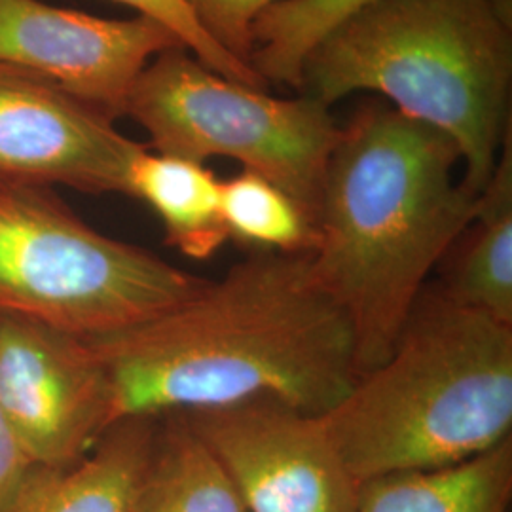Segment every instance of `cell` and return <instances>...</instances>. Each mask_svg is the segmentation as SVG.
Returning <instances> with one entry per match:
<instances>
[{
  "mask_svg": "<svg viewBox=\"0 0 512 512\" xmlns=\"http://www.w3.org/2000/svg\"><path fill=\"white\" fill-rule=\"evenodd\" d=\"M169 48H183L160 23L95 18L44 0H0V63L35 74L101 110L124 116L143 69Z\"/></svg>",
  "mask_w": 512,
  "mask_h": 512,
  "instance_id": "9",
  "label": "cell"
},
{
  "mask_svg": "<svg viewBox=\"0 0 512 512\" xmlns=\"http://www.w3.org/2000/svg\"><path fill=\"white\" fill-rule=\"evenodd\" d=\"M181 414L219 459L245 511H359L361 482L321 416L268 399Z\"/></svg>",
  "mask_w": 512,
  "mask_h": 512,
  "instance_id": "7",
  "label": "cell"
},
{
  "mask_svg": "<svg viewBox=\"0 0 512 512\" xmlns=\"http://www.w3.org/2000/svg\"><path fill=\"white\" fill-rule=\"evenodd\" d=\"M512 439L458 465L378 476L357 512H511Z\"/></svg>",
  "mask_w": 512,
  "mask_h": 512,
  "instance_id": "14",
  "label": "cell"
},
{
  "mask_svg": "<svg viewBox=\"0 0 512 512\" xmlns=\"http://www.w3.org/2000/svg\"><path fill=\"white\" fill-rule=\"evenodd\" d=\"M33 467L35 463L23 450L14 429L0 410V512L6 511Z\"/></svg>",
  "mask_w": 512,
  "mask_h": 512,
  "instance_id": "20",
  "label": "cell"
},
{
  "mask_svg": "<svg viewBox=\"0 0 512 512\" xmlns=\"http://www.w3.org/2000/svg\"><path fill=\"white\" fill-rule=\"evenodd\" d=\"M495 16L501 19L509 29H512V0H486Z\"/></svg>",
  "mask_w": 512,
  "mask_h": 512,
  "instance_id": "21",
  "label": "cell"
},
{
  "mask_svg": "<svg viewBox=\"0 0 512 512\" xmlns=\"http://www.w3.org/2000/svg\"><path fill=\"white\" fill-rule=\"evenodd\" d=\"M220 211L228 239L249 251L311 253L315 226L308 211L266 177L241 169L220 181Z\"/></svg>",
  "mask_w": 512,
  "mask_h": 512,
  "instance_id": "16",
  "label": "cell"
},
{
  "mask_svg": "<svg viewBox=\"0 0 512 512\" xmlns=\"http://www.w3.org/2000/svg\"><path fill=\"white\" fill-rule=\"evenodd\" d=\"M147 147L101 110L0 63V181L128 196L129 169Z\"/></svg>",
  "mask_w": 512,
  "mask_h": 512,
  "instance_id": "10",
  "label": "cell"
},
{
  "mask_svg": "<svg viewBox=\"0 0 512 512\" xmlns=\"http://www.w3.org/2000/svg\"><path fill=\"white\" fill-rule=\"evenodd\" d=\"M124 116L148 148L196 162L230 158L283 188L315 217L340 126L329 107L281 99L213 73L184 48L156 55L128 95Z\"/></svg>",
  "mask_w": 512,
  "mask_h": 512,
  "instance_id": "6",
  "label": "cell"
},
{
  "mask_svg": "<svg viewBox=\"0 0 512 512\" xmlns=\"http://www.w3.org/2000/svg\"><path fill=\"white\" fill-rule=\"evenodd\" d=\"M511 31L486 0H374L317 42L298 92L329 109L349 93L384 95L456 143L461 183L480 194L512 133Z\"/></svg>",
  "mask_w": 512,
  "mask_h": 512,
  "instance_id": "4",
  "label": "cell"
},
{
  "mask_svg": "<svg viewBox=\"0 0 512 512\" xmlns=\"http://www.w3.org/2000/svg\"><path fill=\"white\" fill-rule=\"evenodd\" d=\"M203 283L97 232L54 188L0 181V315L99 340L175 308Z\"/></svg>",
  "mask_w": 512,
  "mask_h": 512,
  "instance_id": "5",
  "label": "cell"
},
{
  "mask_svg": "<svg viewBox=\"0 0 512 512\" xmlns=\"http://www.w3.org/2000/svg\"><path fill=\"white\" fill-rule=\"evenodd\" d=\"M437 272L435 285L448 298L512 325V133L478 194L475 217Z\"/></svg>",
  "mask_w": 512,
  "mask_h": 512,
  "instance_id": "12",
  "label": "cell"
},
{
  "mask_svg": "<svg viewBox=\"0 0 512 512\" xmlns=\"http://www.w3.org/2000/svg\"><path fill=\"white\" fill-rule=\"evenodd\" d=\"M456 143L370 101L340 128L313 217V270L348 315L359 374L393 348L442 258L475 217Z\"/></svg>",
  "mask_w": 512,
  "mask_h": 512,
  "instance_id": "2",
  "label": "cell"
},
{
  "mask_svg": "<svg viewBox=\"0 0 512 512\" xmlns=\"http://www.w3.org/2000/svg\"><path fill=\"white\" fill-rule=\"evenodd\" d=\"M374 0H281L253 27L251 67L266 84L300 88L304 59L344 19Z\"/></svg>",
  "mask_w": 512,
  "mask_h": 512,
  "instance_id": "17",
  "label": "cell"
},
{
  "mask_svg": "<svg viewBox=\"0 0 512 512\" xmlns=\"http://www.w3.org/2000/svg\"><path fill=\"white\" fill-rule=\"evenodd\" d=\"M158 429L160 418L114 423L73 465L33 467L4 512H137Z\"/></svg>",
  "mask_w": 512,
  "mask_h": 512,
  "instance_id": "11",
  "label": "cell"
},
{
  "mask_svg": "<svg viewBox=\"0 0 512 512\" xmlns=\"http://www.w3.org/2000/svg\"><path fill=\"white\" fill-rule=\"evenodd\" d=\"M0 410L35 467L84 458L114 425L109 382L88 340L0 315Z\"/></svg>",
  "mask_w": 512,
  "mask_h": 512,
  "instance_id": "8",
  "label": "cell"
},
{
  "mask_svg": "<svg viewBox=\"0 0 512 512\" xmlns=\"http://www.w3.org/2000/svg\"><path fill=\"white\" fill-rule=\"evenodd\" d=\"M137 512H247L219 459L181 412L160 418Z\"/></svg>",
  "mask_w": 512,
  "mask_h": 512,
  "instance_id": "15",
  "label": "cell"
},
{
  "mask_svg": "<svg viewBox=\"0 0 512 512\" xmlns=\"http://www.w3.org/2000/svg\"><path fill=\"white\" fill-rule=\"evenodd\" d=\"M88 342L114 423L266 399L325 416L359 376L348 315L311 253L249 251L175 308Z\"/></svg>",
  "mask_w": 512,
  "mask_h": 512,
  "instance_id": "1",
  "label": "cell"
},
{
  "mask_svg": "<svg viewBox=\"0 0 512 512\" xmlns=\"http://www.w3.org/2000/svg\"><path fill=\"white\" fill-rule=\"evenodd\" d=\"M203 33L226 54L249 65L253 27L268 8L281 0H184Z\"/></svg>",
  "mask_w": 512,
  "mask_h": 512,
  "instance_id": "19",
  "label": "cell"
},
{
  "mask_svg": "<svg viewBox=\"0 0 512 512\" xmlns=\"http://www.w3.org/2000/svg\"><path fill=\"white\" fill-rule=\"evenodd\" d=\"M361 484L512 439V325L427 285L393 348L321 416Z\"/></svg>",
  "mask_w": 512,
  "mask_h": 512,
  "instance_id": "3",
  "label": "cell"
},
{
  "mask_svg": "<svg viewBox=\"0 0 512 512\" xmlns=\"http://www.w3.org/2000/svg\"><path fill=\"white\" fill-rule=\"evenodd\" d=\"M116 4H124L137 12V16H145L165 27L173 37L181 42L186 52L194 55L202 65L213 73L230 78L238 84L266 90L268 84L264 78L255 73L253 67L238 61L236 57L226 54L211 38L203 33L202 27L192 16L188 4L184 0H110Z\"/></svg>",
  "mask_w": 512,
  "mask_h": 512,
  "instance_id": "18",
  "label": "cell"
},
{
  "mask_svg": "<svg viewBox=\"0 0 512 512\" xmlns=\"http://www.w3.org/2000/svg\"><path fill=\"white\" fill-rule=\"evenodd\" d=\"M128 196L147 203L164 226L165 243L207 260L228 241L220 179L202 162L145 148L131 164Z\"/></svg>",
  "mask_w": 512,
  "mask_h": 512,
  "instance_id": "13",
  "label": "cell"
}]
</instances>
